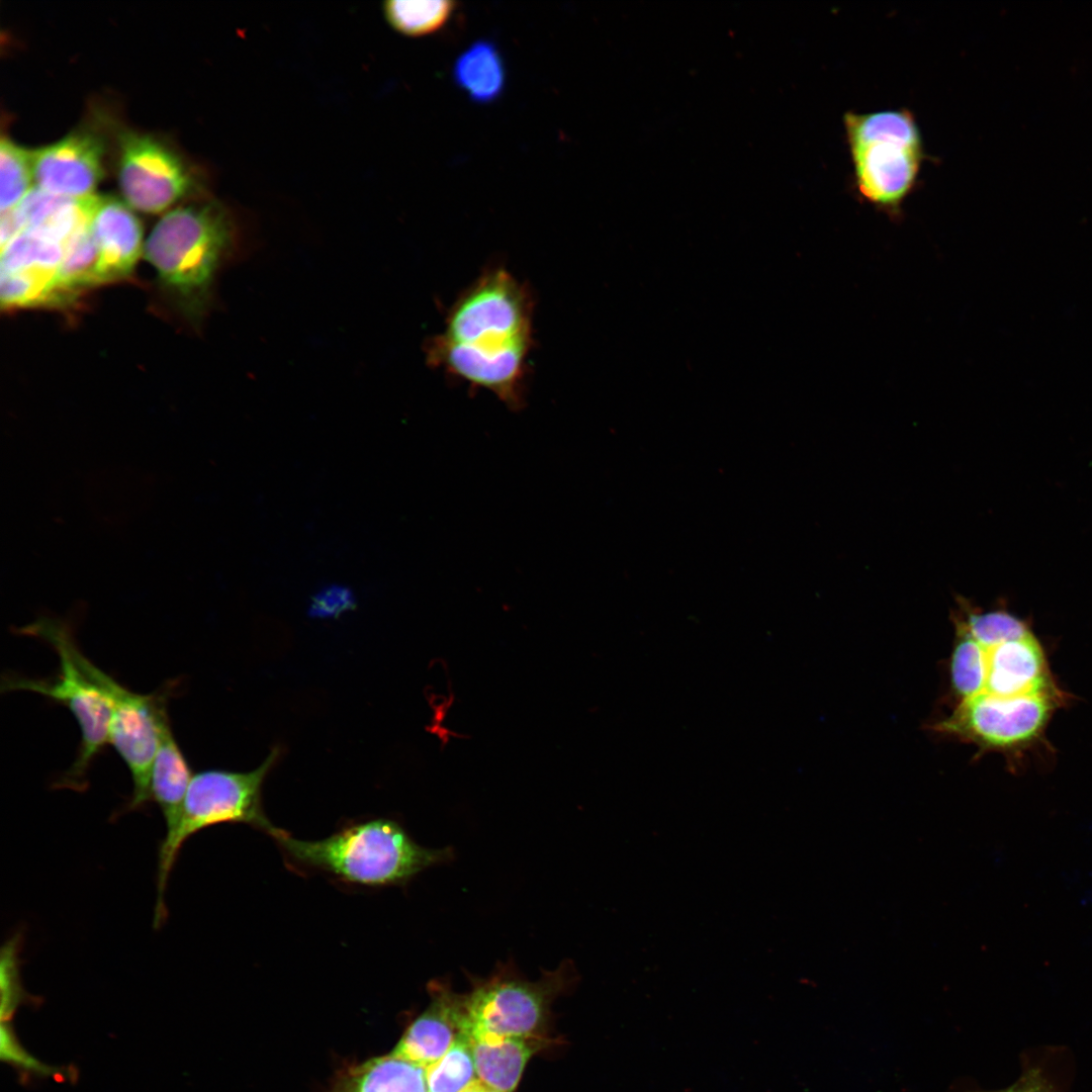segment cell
<instances>
[{"label":"cell","instance_id":"ba28073f","mask_svg":"<svg viewBox=\"0 0 1092 1092\" xmlns=\"http://www.w3.org/2000/svg\"><path fill=\"white\" fill-rule=\"evenodd\" d=\"M28 636L41 639L56 651L60 660L58 672L48 678L7 674L2 678L1 691L36 693L72 713L80 727L81 742L73 764L57 784L58 787L82 790L87 784L92 762L109 744L110 701L80 668L58 638L46 632H33Z\"/></svg>","mask_w":1092,"mask_h":1092},{"label":"cell","instance_id":"603a6c76","mask_svg":"<svg viewBox=\"0 0 1092 1092\" xmlns=\"http://www.w3.org/2000/svg\"><path fill=\"white\" fill-rule=\"evenodd\" d=\"M31 152L2 138L0 143V208H15L31 190Z\"/></svg>","mask_w":1092,"mask_h":1092},{"label":"cell","instance_id":"7c38bea8","mask_svg":"<svg viewBox=\"0 0 1092 1092\" xmlns=\"http://www.w3.org/2000/svg\"><path fill=\"white\" fill-rule=\"evenodd\" d=\"M89 230L98 250L99 282H112L128 276L143 247V228L136 215L114 196L93 195Z\"/></svg>","mask_w":1092,"mask_h":1092},{"label":"cell","instance_id":"3957f363","mask_svg":"<svg viewBox=\"0 0 1092 1092\" xmlns=\"http://www.w3.org/2000/svg\"><path fill=\"white\" fill-rule=\"evenodd\" d=\"M271 836L296 862L366 886L404 884L453 856L451 848L419 845L389 819L356 824L321 840L297 839L280 828Z\"/></svg>","mask_w":1092,"mask_h":1092},{"label":"cell","instance_id":"8fae6325","mask_svg":"<svg viewBox=\"0 0 1092 1092\" xmlns=\"http://www.w3.org/2000/svg\"><path fill=\"white\" fill-rule=\"evenodd\" d=\"M105 145L89 130H75L31 152L37 188L54 195L82 199L92 196L104 176Z\"/></svg>","mask_w":1092,"mask_h":1092},{"label":"cell","instance_id":"7402d4cb","mask_svg":"<svg viewBox=\"0 0 1092 1092\" xmlns=\"http://www.w3.org/2000/svg\"><path fill=\"white\" fill-rule=\"evenodd\" d=\"M471 1046L464 1035L459 1036L448 1052L425 1069L428 1092H462L476 1081Z\"/></svg>","mask_w":1092,"mask_h":1092},{"label":"cell","instance_id":"4fadbf2b","mask_svg":"<svg viewBox=\"0 0 1092 1092\" xmlns=\"http://www.w3.org/2000/svg\"><path fill=\"white\" fill-rule=\"evenodd\" d=\"M430 989L431 1005L410 1025L391 1053L425 1069L438 1062L463 1035L461 995L439 982Z\"/></svg>","mask_w":1092,"mask_h":1092},{"label":"cell","instance_id":"30bf717a","mask_svg":"<svg viewBox=\"0 0 1092 1092\" xmlns=\"http://www.w3.org/2000/svg\"><path fill=\"white\" fill-rule=\"evenodd\" d=\"M1061 703L1032 699H999L985 694L962 700L935 729L982 748L1014 750L1033 743Z\"/></svg>","mask_w":1092,"mask_h":1092},{"label":"cell","instance_id":"7a4b0ae2","mask_svg":"<svg viewBox=\"0 0 1092 1092\" xmlns=\"http://www.w3.org/2000/svg\"><path fill=\"white\" fill-rule=\"evenodd\" d=\"M235 240L229 211L215 201H197L164 214L147 240L145 254L163 287L186 312L199 315Z\"/></svg>","mask_w":1092,"mask_h":1092},{"label":"cell","instance_id":"ac0fdd59","mask_svg":"<svg viewBox=\"0 0 1092 1092\" xmlns=\"http://www.w3.org/2000/svg\"><path fill=\"white\" fill-rule=\"evenodd\" d=\"M456 2L448 0L405 1L384 3L388 23L398 32L420 36L440 29L451 17Z\"/></svg>","mask_w":1092,"mask_h":1092},{"label":"cell","instance_id":"2e32d148","mask_svg":"<svg viewBox=\"0 0 1092 1092\" xmlns=\"http://www.w3.org/2000/svg\"><path fill=\"white\" fill-rule=\"evenodd\" d=\"M455 84L470 100L487 104L497 99L506 84V68L496 44L489 39L472 42L455 60Z\"/></svg>","mask_w":1092,"mask_h":1092},{"label":"cell","instance_id":"4316f807","mask_svg":"<svg viewBox=\"0 0 1092 1092\" xmlns=\"http://www.w3.org/2000/svg\"><path fill=\"white\" fill-rule=\"evenodd\" d=\"M989 1092H1055V1090L1040 1069L1031 1068L1011 1086Z\"/></svg>","mask_w":1092,"mask_h":1092},{"label":"cell","instance_id":"d6986e66","mask_svg":"<svg viewBox=\"0 0 1092 1092\" xmlns=\"http://www.w3.org/2000/svg\"><path fill=\"white\" fill-rule=\"evenodd\" d=\"M957 641L950 660L952 687L962 700L984 693L987 677V648L956 624Z\"/></svg>","mask_w":1092,"mask_h":1092},{"label":"cell","instance_id":"9c48e42d","mask_svg":"<svg viewBox=\"0 0 1092 1092\" xmlns=\"http://www.w3.org/2000/svg\"><path fill=\"white\" fill-rule=\"evenodd\" d=\"M117 178L127 204L155 214L200 190L187 163L157 138L125 131L118 139Z\"/></svg>","mask_w":1092,"mask_h":1092},{"label":"cell","instance_id":"277c9868","mask_svg":"<svg viewBox=\"0 0 1092 1092\" xmlns=\"http://www.w3.org/2000/svg\"><path fill=\"white\" fill-rule=\"evenodd\" d=\"M843 125L857 194L891 218H899L924 156L914 115L906 109L849 111Z\"/></svg>","mask_w":1092,"mask_h":1092},{"label":"cell","instance_id":"d4e9b609","mask_svg":"<svg viewBox=\"0 0 1092 1092\" xmlns=\"http://www.w3.org/2000/svg\"><path fill=\"white\" fill-rule=\"evenodd\" d=\"M0 1055L2 1061L33 1074L48 1076L55 1071L24 1050L8 1021L1 1023Z\"/></svg>","mask_w":1092,"mask_h":1092},{"label":"cell","instance_id":"6da1fadb","mask_svg":"<svg viewBox=\"0 0 1092 1092\" xmlns=\"http://www.w3.org/2000/svg\"><path fill=\"white\" fill-rule=\"evenodd\" d=\"M533 318L526 285L506 268L489 267L453 302L442 331L430 341L429 362L518 410L524 404Z\"/></svg>","mask_w":1092,"mask_h":1092},{"label":"cell","instance_id":"44dd1931","mask_svg":"<svg viewBox=\"0 0 1092 1092\" xmlns=\"http://www.w3.org/2000/svg\"><path fill=\"white\" fill-rule=\"evenodd\" d=\"M56 271L19 269L1 271L3 307L57 304Z\"/></svg>","mask_w":1092,"mask_h":1092},{"label":"cell","instance_id":"9a60e30c","mask_svg":"<svg viewBox=\"0 0 1092 1092\" xmlns=\"http://www.w3.org/2000/svg\"><path fill=\"white\" fill-rule=\"evenodd\" d=\"M192 777L188 761L173 734L167 713L161 723L159 745L150 779L151 800L159 806L166 827L177 819Z\"/></svg>","mask_w":1092,"mask_h":1092},{"label":"cell","instance_id":"5b68a950","mask_svg":"<svg viewBox=\"0 0 1092 1092\" xmlns=\"http://www.w3.org/2000/svg\"><path fill=\"white\" fill-rule=\"evenodd\" d=\"M277 756L275 749L258 768L248 772L207 769L193 775L179 815L166 827L158 848L156 928L168 915L165 904L168 880L183 844L192 835L224 822L246 823L269 835L278 829L264 814L261 802L263 781Z\"/></svg>","mask_w":1092,"mask_h":1092},{"label":"cell","instance_id":"ffe728a7","mask_svg":"<svg viewBox=\"0 0 1092 1092\" xmlns=\"http://www.w3.org/2000/svg\"><path fill=\"white\" fill-rule=\"evenodd\" d=\"M66 248L30 231H22L1 247V271L41 269L56 271Z\"/></svg>","mask_w":1092,"mask_h":1092},{"label":"cell","instance_id":"484cf974","mask_svg":"<svg viewBox=\"0 0 1092 1092\" xmlns=\"http://www.w3.org/2000/svg\"><path fill=\"white\" fill-rule=\"evenodd\" d=\"M354 604V596L347 586L333 583L324 586L313 597L310 614L316 617H332L347 611Z\"/></svg>","mask_w":1092,"mask_h":1092},{"label":"cell","instance_id":"8992f818","mask_svg":"<svg viewBox=\"0 0 1092 1092\" xmlns=\"http://www.w3.org/2000/svg\"><path fill=\"white\" fill-rule=\"evenodd\" d=\"M573 979L574 966L567 961L535 982L502 965L489 978L476 980L469 994L461 995L463 1035L541 1038L552 1000Z\"/></svg>","mask_w":1092,"mask_h":1092},{"label":"cell","instance_id":"52a82bcc","mask_svg":"<svg viewBox=\"0 0 1092 1092\" xmlns=\"http://www.w3.org/2000/svg\"><path fill=\"white\" fill-rule=\"evenodd\" d=\"M61 641L75 662L110 701L109 744L126 764L133 785L131 797L122 811L142 809L152 802L151 769L159 745L161 723L168 713L169 694L162 691L147 695L134 693L88 659L72 632L62 635Z\"/></svg>","mask_w":1092,"mask_h":1092},{"label":"cell","instance_id":"e0dca14e","mask_svg":"<svg viewBox=\"0 0 1092 1092\" xmlns=\"http://www.w3.org/2000/svg\"><path fill=\"white\" fill-rule=\"evenodd\" d=\"M348 1092H428L425 1068L392 1054L373 1059L353 1071Z\"/></svg>","mask_w":1092,"mask_h":1092},{"label":"cell","instance_id":"83f0119b","mask_svg":"<svg viewBox=\"0 0 1092 1092\" xmlns=\"http://www.w3.org/2000/svg\"><path fill=\"white\" fill-rule=\"evenodd\" d=\"M462 1092H500V1091H497V1090L487 1086L486 1084H484L480 1080H476L472 1084H470L467 1088H465Z\"/></svg>","mask_w":1092,"mask_h":1092},{"label":"cell","instance_id":"cb8c5ba5","mask_svg":"<svg viewBox=\"0 0 1092 1092\" xmlns=\"http://www.w3.org/2000/svg\"><path fill=\"white\" fill-rule=\"evenodd\" d=\"M22 936L15 933L6 940L1 948L0 985H1V1019L9 1021L17 1007L26 997L20 980L19 966Z\"/></svg>","mask_w":1092,"mask_h":1092},{"label":"cell","instance_id":"5bb4252c","mask_svg":"<svg viewBox=\"0 0 1092 1092\" xmlns=\"http://www.w3.org/2000/svg\"><path fill=\"white\" fill-rule=\"evenodd\" d=\"M467 1040L478 1080L500 1092H512L516 1088L526 1063L542 1043V1038L492 1034Z\"/></svg>","mask_w":1092,"mask_h":1092}]
</instances>
